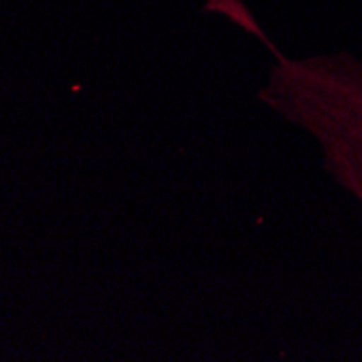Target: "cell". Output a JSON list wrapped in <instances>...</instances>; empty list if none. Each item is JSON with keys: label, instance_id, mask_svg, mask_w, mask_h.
<instances>
[{"label": "cell", "instance_id": "1", "mask_svg": "<svg viewBox=\"0 0 362 362\" xmlns=\"http://www.w3.org/2000/svg\"><path fill=\"white\" fill-rule=\"evenodd\" d=\"M276 61L258 100L315 146L321 165L362 206V61L351 52Z\"/></svg>", "mask_w": 362, "mask_h": 362}]
</instances>
